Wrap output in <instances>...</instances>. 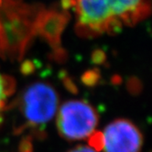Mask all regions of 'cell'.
Instances as JSON below:
<instances>
[{
	"mask_svg": "<svg viewBox=\"0 0 152 152\" xmlns=\"http://www.w3.org/2000/svg\"><path fill=\"white\" fill-rule=\"evenodd\" d=\"M100 141L99 148L104 152H139L143 137L131 121L117 119L105 126Z\"/></svg>",
	"mask_w": 152,
	"mask_h": 152,
	"instance_id": "277c9868",
	"label": "cell"
},
{
	"mask_svg": "<svg viewBox=\"0 0 152 152\" xmlns=\"http://www.w3.org/2000/svg\"><path fill=\"white\" fill-rule=\"evenodd\" d=\"M56 115L59 133L69 140H82L93 136L98 124L94 108L83 100L65 102Z\"/></svg>",
	"mask_w": 152,
	"mask_h": 152,
	"instance_id": "7a4b0ae2",
	"label": "cell"
},
{
	"mask_svg": "<svg viewBox=\"0 0 152 152\" xmlns=\"http://www.w3.org/2000/svg\"><path fill=\"white\" fill-rule=\"evenodd\" d=\"M11 91V83H8L7 78L0 72V115L6 106L7 98Z\"/></svg>",
	"mask_w": 152,
	"mask_h": 152,
	"instance_id": "5b68a950",
	"label": "cell"
},
{
	"mask_svg": "<svg viewBox=\"0 0 152 152\" xmlns=\"http://www.w3.org/2000/svg\"><path fill=\"white\" fill-rule=\"evenodd\" d=\"M79 32L98 36L136 25L150 11L148 0H71Z\"/></svg>",
	"mask_w": 152,
	"mask_h": 152,
	"instance_id": "6da1fadb",
	"label": "cell"
},
{
	"mask_svg": "<svg viewBox=\"0 0 152 152\" xmlns=\"http://www.w3.org/2000/svg\"><path fill=\"white\" fill-rule=\"evenodd\" d=\"M67 152H98L92 146H78L74 148H72L71 150Z\"/></svg>",
	"mask_w": 152,
	"mask_h": 152,
	"instance_id": "8992f818",
	"label": "cell"
},
{
	"mask_svg": "<svg viewBox=\"0 0 152 152\" xmlns=\"http://www.w3.org/2000/svg\"><path fill=\"white\" fill-rule=\"evenodd\" d=\"M21 109L28 124L32 126L45 125L57 114V93L47 83L32 84L23 94Z\"/></svg>",
	"mask_w": 152,
	"mask_h": 152,
	"instance_id": "3957f363",
	"label": "cell"
}]
</instances>
